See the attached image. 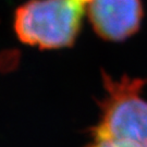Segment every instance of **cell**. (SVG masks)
Segmentation results:
<instances>
[{"instance_id":"2","label":"cell","mask_w":147,"mask_h":147,"mask_svg":"<svg viewBox=\"0 0 147 147\" xmlns=\"http://www.w3.org/2000/svg\"><path fill=\"white\" fill-rule=\"evenodd\" d=\"M105 96L100 118L92 127L93 138H110L147 147V101L142 97L146 81L123 75L120 79L102 72Z\"/></svg>"},{"instance_id":"1","label":"cell","mask_w":147,"mask_h":147,"mask_svg":"<svg viewBox=\"0 0 147 147\" xmlns=\"http://www.w3.org/2000/svg\"><path fill=\"white\" fill-rule=\"evenodd\" d=\"M92 0H28L14 13V32L22 42L40 49L72 46Z\"/></svg>"},{"instance_id":"3","label":"cell","mask_w":147,"mask_h":147,"mask_svg":"<svg viewBox=\"0 0 147 147\" xmlns=\"http://www.w3.org/2000/svg\"><path fill=\"white\" fill-rule=\"evenodd\" d=\"M88 20L95 33L108 42H123L140 30L144 18L142 0H92Z\"/></svg>"},{"instance_id":"4","label":"cell","mask_w":147,"mask_h":147,"mask_svg":"<svg viewBox=\"0 0 147 147\" xmlns=\"http://www.w3.org/2000/svg\"><path fill=\"white\" fill-rule=\"evenodd\" d=\"M87 147H140L132 143L116 141L110 138H93L92 143Z\"/></svg>"}]
</instances>
